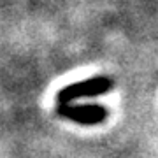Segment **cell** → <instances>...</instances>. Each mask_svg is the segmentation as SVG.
Segmentation results:
<instances>
[{"mask_svg":"<svg viewBox=\"0 0 158 158\" xmlns=\"http://www.w3.org/2000/svg\"><path fill=\"white\" fill-rule=\"evenodd\" d=\"M114 88V81L109 76H93L83 81H76L63 86L56 93L58 104H72L83 98H95V97L106 95Z\"/></svg>","mask_w":158,"mask_h":158,"instance_id":"obj_1","label":"cell"},{"mask_svg":"<svg viewBox=\"0 0 158 158\" xmlns=\"http://www.w3.org/2000/svg\"><path fill=\"white\" fill-rule=\"evenodd\" d=\"M56 113L60 118L69 119L72 123L93 127L102 121H106L109 116V111L102 104H91V102H72V104H58Z\"/></svg>","mask_w":158,"mask_h":158,"instance_id":"obj_2","label":"cell"}]
</instances>
